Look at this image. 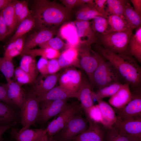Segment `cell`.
Returning a JSON list of instances; mask_svg holds the SVG:
<instances>
[{"label":"cell","instance_id":"obj_1","mask_svg":"<svg viewBox=\"0 0 141 141\" xmlns=\"http://www.w3.org/2000/svg\"><path fill=\"white\" fill-rule=\"evenodd\" d=\"M98 53L117 69L132 92H141V68L138 61L127 53H116L98 46Z\"/></svg>","mask_w":141,"mask_h":141},{"label":"cell","instance_id":"obj_2","mask_svg":"<svg viewBox=\"0 0 141 141\" xmlns=\"http://www.w3.org/2000/svg\"><path fill=\"white\" fill-rule=\"evenodd\" d=\"M31 12L39 30L56 27L68 20L70 16V11L64 6L48 0H34Z\"/></svg>","mask_w":141,"mask_h":141},{"label":"cell","instance_id":"obj_3","mask_svg":"<svg viewBox=\"0 0 141 141\" xmlns=\"http://www.w3.org/2000/svg\"><path fill=\"white\" fill-rule=\"evenodd\" d=\"M90 83L91 86L92 85L96 87L97 90L115 83H125L115 67L103 57L94 72Z\"/></svg>","mask_w":141,"mask_h":141},{"label":"cell","instance_id":"obj_4","mask_svg":"<svg viewBox=\"0 0 141 141\" xmlns=\"http://www.w3.org/2000/svg\"><path fill=\"white\" fill-rule=\"evenodd\" d=\"M133 28L123 31L101 34L98 39L104 48L116 53H127L128 45Z\"/></svg>","mask_w":141,"mask_h":141},{"label":"cell","instance_id":"obj_5","mask_svg":"<svg viewBox=\"0 0 141 141\" xmlns=\"http://www.w3.org/2000/svg\"><path fill=\"white\" fill-rule=\"evenodd\" d=\"M25 101L20 109L21 120L20 123L22 127L19 130L20 132L29 128L31 126H35L39 118L40 108L37 96L31 89L25 93Z\"/></svg>","mask_w":141,"mask_h":141},{"label":"cell","instance_id":"obj_6","mask_svg":"<svg viewBox=\"0 0 141 141\" xmlns=\"http://www.w3.org/2000/svg\"><path fill=\"white\" fill-rule=\"evenodd\" d=\"M82 110L80 103L78 101L67 103L63 109L57 115V118L49 122L45 129L47 135L51 136L55 135L72 117L82 113Z\"/></svg>","mask_w":141,"mask_h":141},{"label":"cell","instance_id":"obj_7","mask_svg":"<svg viewBox=\"0 0 141 141\" xmlns=\"http://www.w3.org/2000/svg\"><path fill=\"white\" fill-rule=\"evenodd\" d=\"M78 48L80 68L85 72L90 82L94 72L103 57L98 52L93 51L91 45H80Z\"/></svg>","mask_w":141,"mask_h":141},{"label":"cell","instance_id":"obj_8","mask_svg":"<svg viewBox=\"0 0 141 141\" xmlns=\"http://www.w3.org/2000/svg\"><path fill=\"white\" fill-rule=\"evenodd\" d=\"M88 122L82 116V112L72 117L63 128L56 135H58V141H71L75 136L88 127Z\"/></svg>","mask_w":141,"mask_h":141},{"label":"cell","instance_id":"obj_9","mask_svg":"<svg viewBox=\"0 0 141 141\" xmlns=\"http://www.w3.org/2000/svg\"><path fill=\"white\" fill-rule=\"evenodd\" d=\"M111 126L131 141H141V117L124 121L117 120Z\"/></svg>","mask_w":141,"mask_h":141},{"label":"cell","instance_id":"obj_10","mask_svg":"<svg viewBox=\"0 0 141 141\" xmlns=\"http://www.w3.org/2000/svg\"><path fill=\"white\" fill-rule=\"evenodd\" d=\"M132 93V99L128 104L120 109L114 108L117 120L124 121L141 117V92Z\"/></svg>","mask_w":141,"mask_h":141},{"label":"cell","instance_id":"obj_11","mask_svg":"<svg viewBox=\"0 0 141 141\" xmlns=\"http://www.w3.org/2000/svg\"><path fill=\"white\" fill-rule=\"evenodd\" d=\"M67 99L40 102L42 104V106H40V115L37 122L44 125L51 118L58 115L66 106Z\"/></svg>","mask_w":141,"mask_h":141},{"label":"cell","instance_id":"obj_12","mask_svg":"<svg viewBox=\"0 0 141 141\" xmlns=\"http://www.w3.org/2000/svg\"><path fill=\"white\" fill-rule=\"evenodd\" d=\"M82 79L81 73L75 69H66L59 75V86L70 91L77 93L81 86Z\"/></svg>","mask_w":141,"mask_h":141},{"label":"cell","instance_id":"obj_13","mask_svg":"<svg viewBox=\"0 0 141 141\" xmlns=\"http://www.w3.org/2000/svg\"><path fill=\"white\" fill-rule=\"evenodd\" d=\"M86 119L89 123L88 128L75 137L71 141H104L103 126L90 119Z\"/></svg>","mask_w":141,"mask_h":141},{"label":"cell","instance_id":"obj_14","mask_svg":"<svg viewBox=\"0 0 141 141\" xmlns=\"http://www.w3.org/2000/svg\"><path fill=\"white\" fill-rule=\"evenodd\" d=\"M56 32L55 27L41 29L34 32L25 41L23 50L33 49L37 46L48 41L53 37Z\"/></svg>","mask_w":141,"mask_h":141},{"label":"cell","instance_id":"obj_15","mask_svg":"<svg viewBox=\"0 0 141 141\" xmlns=\"http://www.w3.org/2000/svg\"><path fill=\"white\" fill-rule=\"evenodd\" d=\"M59 74L40 75L32 84L31 89L37 97L41 96L55 87L59 76Z\"/></svg>","mask_w":141,"mask_h":141},{"label":"cell","instance_id":"obj_16","mask_svg":"<svg viewBox=\"0 0 141 141\" xmlns=\"http://www.w3.org/2000/svg\"><path fill=\"white\" fill-rule=\"evenodd\" d=\"M80 45H91L97 40L96 34L92 29L91 22L75 20L74 21Z\"/></svg>","mask_w":141,"mask_h":141},{"label":"cell","instance_id":"obj_17","mask_svg":"<svg viewBox=\"0 0 141 141\" xmlns=\"http://www.w3.org/2000/svg\"><path fill=\"white\" fill-rule=\"evenodd\" d=\"M92 86L86 78L82 77L81 83L77 93L78 100L80 101L86 117L90 108L94 105L92 95Z\"/></svg>","mask_w":141,"mask_h":141},{"label":"cell","instance_id":"obj_18","mask_svg":"<svg viewBox=\"0 0 141 141\" xmlns=\"http://www.w3.org/2000/svg\"><path fill=\"white\" fill-rule=\"evenodd\" d=\"M19 109L0 101V126L14 122H20V111Z\"/></svg>","mask_w":141,"mask_h":141},{"label":"cell","instance_id":"obj_19","mask_svg":"<svg viewBox=\"0 0 141 141\" xmlns=\"http://www.w3.org/2000/svg\"><path fill=\"white\" fill-rule=\"evenodd\" d=\"M78 99L77 93L70 91L60 86L55 87L44 95L37 97L38 102L67 99L70 98Z\"/></svg>","mask_w":141,"mask_h":141},{"label":"cell","instance_id":"obj_20","mask_svg":"<svg viewBox=\"0 0 141 141\" xmlns=\"http://www.w3.org/2000/svg\"><path fill=\"white\" fill-rule=\"evenodd\" d=\"M132 97L130 86L125 83L115 94L110 97L108 101L114 108L120 109L128 104Z\"/></svg>","mask_w":141,"mask_h":141},{"label":"cell","instance_id":"obj_21","mask_svg":"<svg viewBox=\"0 0 141 141\" xmlns=\"http://www.w3.org/2000/svg\"><path fill=\"white\" fill-rule=\"evenodd\" d=\"M60 36L66 41L67 48L70 47L78 48L80 44L76 28L74 22L66 23L61 27Z\"/></svg>","mask_w":141,"mask_h":141},{"label":"cell","instance_id":"obj_22","mask_svg":"<svg viewBox=\"0 0 141 141\" xmlns=\"http://www.w3.org/2000/svg\"><path fill=\"white\" fill-rule=\"evenodd\" d=\"M78 48L68 47L61 53L57 60L61 69L74 66L80 68Z\"/></svg>","mask_w":141,"mask_h":141},{"label":"cell","instance_id":"obj_23","mask_svg":"<svg viewBox=\"0 0 141 141\" xmlns=\"http://www.w3.org/2000/svg\"><path fill=\"white\" fill-rule=\"evenodd\" d=\"M21 85L13 81L7 83V95L8 98L13 104L20 109L25 101L26 94L21 87Z\"/></svg>","mask_w":141,"mask_h":141},{"label":"cell","instance_id":"obj_24","mask_svg":"<svg viewBox=\"0 0 141 141\" xmlns=\"http://www.w3.org/2000/svg\"><path fill=\"white\" fill-rule=\"evenodd\" d=\"M10 130L11 137L16 141H36L45 131L42 128L26 130L20 132L19 129L12 127Z\"/></svg>","mask_w":141,"mask_h":141},{"label":"cell","instance_id":"obj_25","mask_svg":"<svg viewBox=\"0 0 141 141\" xmlns=\"http://www.w3.org/2000/svg\"><path fill=\"white\" fill-rule=\"evenodd\" d=\"M102 117L101 124L105 128L111 127L117 120V116L114 109L103 99L97 101Z\"/></svg>","mask_w":141,"mask_h":141},{"label":"cell","instance_id":"obj_26","mask_svg":"<svg viewBox=\"0 0 141 141\" xmlns=\"http://www.w3.org/2000/svg\"><path fill=\"white\" fill-rule=\"evenodd\" d=\"M127 53L141 62V26L136 28L132 34L128 45Z\"/></svg>","mask_w":141,"mask_h":141},{"label":"cell","instance_id":"obj_27","mask_svg":"<svg viewBox=\"0 0 141 141\" xmlns=\"http://www.w3.org/2000/svg\"><path fill=\"white\" fill-rule=\"evenodd\" d=\"M19 67L29 74L34 81L39 73L35 57L28 55H24L21 60Z\"/></svg>","mask_w":141,"mask_h":141},{"label":"cell","instance_id":"obj_28","mask_svg":"<svg viewBox=\"0 0 141 141\" xmlns=\"http://www.w3.org/2000/svg\"><path fill=\"white\" fill-rule=\"evenodd\" d=\"M79 7V8L75 13L76 20L89 21L97 16H101L106 18L96 10L94 5L85 4Z\"/></svg>","mask_w":141,"mask_h":141},{"label":"cell","instance_id":"obj_29","mask_svg":"<svg viewBox=\"0 0 141 141\" xmlns=\"http://www.w3.org/2000/svg\"><path fill=\"white\" fill-rule=\"evenodd\" d=\"M7 26L9 35L17 28V20L14 11L13 0L0 12Z\"/></svg>","mask_w":141,"mask_h":141},{"label":"cell","instance_id":"obj_30","mask_svg":"<svg viewBox=\"0 0 141 141\" xmlns=\"http://www.w3.org/2000/svg\"><path fill=\"white\" fill-rule=\"evenodd\" d=\"M36 25L35 19L31 13L30 15L20 24L15 32L9 41L8 44L13 42L18 38L25 35L36 26Z\"/></svg>","mask_w":141,"mask_h":141},{"label":"cell","instance_id":"obj_31","mask_svg":"<svg viewBox=\"0 0 141 141\" xmlns=\"http://www.w3.org/2000/svg\"><path fill=\"white\" fill-rule=\"evenodd\" d=\"M21 54L23 55H29L35 57L38 56H40L48 59L51 60L57 59L61 53L59 50L50 48H47L23 50Z\"/></svg>","mask_w":141,"mask_h":141},{"label":"cell","instance_id":"obj_32","mask_svg":"<svg viewBox=\"0 0 141 141\" xmlns=\"http://www.w3.org/2000/svg\"><path fill=\"white\" fill-rule=\"evenodd\" d=\"M124 16L130 28L134 29L141 26V16L135 11L128 1L125 5Z\"/></svg>","mask_w":141,"mask_h":141},{"label":"cell","instance_id":"obj_33","mask_svg":"<svg viewBox=\"0 0 141 141\" xmlns=\"http://www.w3.org/2000/svg\"><path fill=\"white\" fill-rule=\"evenodd\" d=\"M124 84L115 83L99 89L95 92L92 91V98L97 101L106 97H110L115 94Z\"/></svg>","mask_w":141,"mask_h":141},{"label":"cell","instance_id":"obj_34","mask_svg":"<svg viewBox=\"0 0 141 141\" xmlns=\"http://www.w3.org/2000/svg\"><path fill=\"white\" fill-rule=\"evenodd\" d=\"M108 20L109 28L107 33L121 31L130 28L124 16L110 15Z\"/></svg>","mask_w":141,"mask_h":141},{"label":"cell","instance_id":"obj_35","mask_svg":"<svg viewBox=\"0 0 141 141\" xmlns=\"http://www.w3.org/2000/svg\"><path fill=\"white\" fill-rule=\"evenodd\" d=\"M91 27L96 34V32L104 34L108 30L109 23L108 19L101 16H97L91 22Z\"/></svg>","mask_w":141,"mask_h":141},{"label":"cell","instance_id":"obj_36","mask_svg":"<svg viewBox=\"0 0 141 141\" xmlns=\"http://www.w3.org/2000/svg\"><path fill=\"white\" fill-rule=\"evenodd\" d=\"M14 66L12 61L0 57V71L4 76L8 84L12 81L11 79L14 76Z\"/></svg>","mask_w":141,"mask_h":141},{"label":"cell","instance_id":"obj_37","mask_svg":"<svg viewBox=\"0 0 141 141\" xmlns=\"http://www.w3.org/2000/svg\"><path fill=\"white\" fill-rule=\"evenodd\" d=\"M104 128V141H131L112 126Z\"/></svg>","mask_w":141,"mask_h":141},{"label":"cell","instance_id":"obj_38","mask_svg":"<svg viewBox=\"0 0 141 141\" xmlns=\"http://www.w3.org/2000/svg\"><path fill=\"white\" fill-rule=\"evenodd\" d=\"M16 82L22 85L32 84L34 81L31 77L19 66L15 69L14 74Z\"/></svg>","mask_w":141,"mask_h":141},{"label":"cell","instance_id":"obj_39","mask_svg":"<svg viewBox=\"0 0 141 141\" xmlns=\"http://www.w3.org/2000/svg\"><path fill=\"white\" fill-rule=\"evenodd\" d=\"M39 46L40 48H50L58 50L65 46L67 47L66 44L64 43L61 39L58 37H53L48 41Z\"/></svg>","mask_w":141,"mask_h":141},{"label":"cell","instance_id":"obj_40","mask_svg":"<svg viewBox=\"0 0 141 141\" xmlns=\"http://www.w3.org/2000/svg\"><path fill=\"white\" fill-rule=\"evenodd\" d=\"M86 119H90L96 123L101 124L102 117L98 104L93 105L90 108L87 116L86 117Z\"/></svg>","mask_w":141,"mask_h":141},{"label":"cell","instance_id":"obj_41","mask_svg":"<svg viewBox=\"0 0 141 141\" xmlns=\"http://www.w3.org/2000/svg\"><path fill=\"white\" fill-rule=\"evenodd\" d=\"M60 1L64 7L70 11L74 7H79L83 4H94V1L92 0H62Z\"/></svg>","mask_w":141,"mask_h":141},{"label":"cell","instance_id":"obj_42","mask_svg":"<svg viewBox=\"0 0 141 141\" xmlns=\"http://www.w3.org/2000/svg\"><path fill=\"white\" fill-rule=\"evenodd\" d=\"M7 84H3L0 83V101L5 102L15 108H19L8 97L7 93Z\"/></svg>","mask_w":141,"mask_h":141},{"label":"cell","instance_id":"obj_43","mask_svg":"<svg viewBox=\"0 0 141 141\" xmlns=\"http://www.w3.org/2000/svg\"><path fill=\"white\" fill-rule=\"evenodd\" d=\"M48 60L45 57H41L37 63V69L40 74L43 75L49 74L48 70Z\"/></svg>","mask_w":141,"mask_h":141},{"label":"cell","instance_id":"obj_44","mask_svg":"<svg viewBox=\"0 0 141 141\" xmlns=\"http://www.w3.org/2000/svg\"><path fill=\"white\" fill-rule=\"evenodd\" d=\"M127 1L125 2L115 6L107 12L108 16L111 15L124 16L125 6Z\"/></svg>","mask_w":141,"mask_h":141},{"label":"cell","instance_id":"obj_45","mask_svg":"<svg viewBox=\"0 0 141 141\" xmlns=\"http://www.w3.org/2000/svg\"><path fill=\"white\" fill-rule=\"evenodd\" d=\"M61 69L57 59H53L48 60V70L49 74H56Z\"/></svg>","mask_w":141,"mask_h":141},{"label":"cell","instance_id":"obj_46","mask_svg":"<svg viewBox=\"0 0 141 141\" xmlns=\"http://www.w3.org/2000/svg\"><path fill=\"white\" fill-rule=\"evenodd\" d=\"M107 0H95L94 7L96 10L100 14L103 15L108 19L105 5Z\"/></svg>","mask_w":141,"mask_h":141},{"label":"cell","instance_id":"obj_47","mask_svg":"<svg viewBox=\"0 0 141 141\" xmlns=\"http://www.w3.org/2000/svg\"><path fill=\"white\" fill-rule=\"evenodd\" d=\"M31 14V11L28 8V1H24L23 8L17 21V27L22 21Z\"/></svg>","mask_w":141,"mask_h":141},{"label":"cell","instance_id":"obj_48","mask_svg":"<svg viewBox=\"0 0 141 141\" xmlns=\"http://www.w3.org/2000/svg\"><path fill=\"white\" fill-rule=\"evenodd\" d=\"M9 35L7 26L1 13H0V41L4 39Z\"/></svg>","mask_w":141,"mask_h":141},{"label":"cell","instance_id":"obj_49","mask_svg":"<svg viewBox=\"0 0 141 141\" xmlns=\"http://www.w3.org/2000/svg\"><path fill=\"white\" fill-rule=\"evenodd\" d=\"M15 14L18 20L21 13L24 5V1L13 0Z\"/></svg>","mask_w":141,"mask_h":141},{"label":"cell","instance_id":"obj_50","mask_svg":"<svg viewBox=\"0 0 141 141\" xmlns=\"http://www.w3.org/2000/svg\"><path fill=\"white\" fill-rule=\"evenodd\" d=\"M25 35L18 38L14 41L15 43L16 48L21 53L23 50L25 42Z\"/></svg>","mask_w":141,"mask_h":141},{"label":"cell","instance_id":"obj_51","mask_svg":"<svg viewBox=\"0 0 141 141\" xmlns=\"http://www.w3.org/2000/svg\"><path fill=\"white\" fill-rule=\"evenodd\" d=\"M21 54V52L15 48L7 52H4L3 57L7 60L12 61L14 57Z\"/></svg>","mask_w":141,"mask_h":141},{"label":"cell","instance_id":"obj_52","mask_svg":"<svg viewBox=\"0 0 141 141\" xmlns=\"http://www.w3.org/2000/svg\"><path fill=\"white\" fill-rule=\"evenodd\" d=\"M127 1L125 0H107L106 4H107L108 7L106 9V13L115 6L125 3Z\"/></svg>","mask_w":141,"mask_h":141},{"label":"cell","instance_id":"obj_53","mask_svg":"<svg viewBox=\"0 0 141 141\" xmlns=\"http://www.w3.org/2000/svg\"><path fill=\"white\" fill-rule=\"evenodd\" d=\"M17 123H18L17 122H14L0 126V141H4V139L2 137L4 133L8 130L15 126Z\"/></svg>","mask_w":141,"mask_h":141},{"label":"cell","instance_id":"obj_54","mask_svg":"<svg viewBox=\"0 0 141 141\" xmlns=\"http://www.w3.org/2000/svg\"><path fill=\"white\" fill-rule=\"evenodd\" d=\"M135 11L139 15H141V0H131Z\"/></svg>","mask_w":141,"mask_h":141},{"label":"cell","instance_id":"obj_55","mask_svg":"<svg viewBox=\"0 0 141 141\" xmlns=\"http://www.w3.org/2000/svg\"><path fill=\"white\" fill-rule=\"evenodd\" d=\"M12 0H0V10L5 9L12 1Z\"/></svg>","mask_w":141,"mask_h":141},{"label":"cell","instance_id":"obj_56","mask_svg":"<svg viewBox=\"0 0 141 141\" xmlns=\"http://www.w3.org/2000/svg\"><path fill=\"white\" fill-rule=\"evenodd\" d=\"M16 48L15 43L14 41L8 44L7 47L4 52H7L10 51Z\"/></svg>","mask_w":141,"mask_h":141},{"label":"cell","instance_id":"obj_57","mask_svg":"<svg viewBox=\"0 0 141 141\" xmlns=\"http://www.w3.org/2000/svg\"><path fill=\"white\" fill-rule=\"evenodd\" d=\"M46 133L45 131V132L36 141H46Z\"/></svg>","mask_w":141,"mask_h":141},{"label":"cell","instance_id":"obj_58","mask_svg":"<svg viewBox=\"0 0 141 141\" xmlns=\"http://www.w3.org/2000/svg\"><path fill=\"white\" fill-rule=\"evenodd\" d=\"M46 141H58L55 139L53 136H48L47 134Z\"/></svg>","mask_w":141,"mask_h":141},{"label":"cell","instance_id":"obj_59","mask_svg":"<svg viewBox=\"0 0 141 141\" xmlns=\"http://www.w3.org/2000/svg\"><path fill=\"white\" fill-rule=\"evenodd\" d=\"M4 141H16L14 139L11 138H10L4 139Z\"/></svg>","mask_w":141,"mask_h":141}]
</instances>
